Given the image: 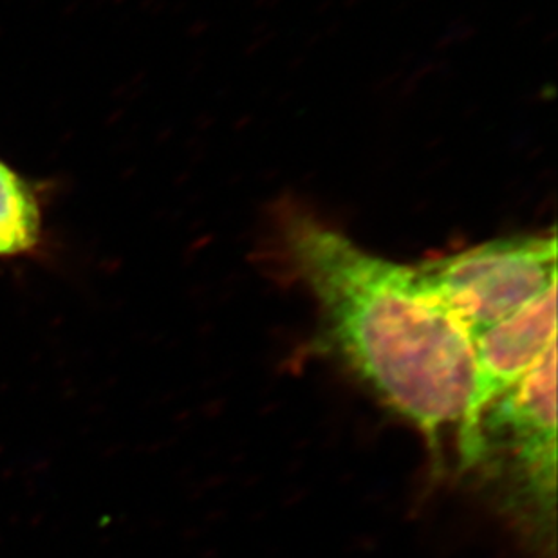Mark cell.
<instances>
[{"label": "cell", "mask_w": 558, "mask_h": 558, "mask_svg": "<svg viewBox=\"0 0 558 558\" xmlns=\"http://www.w3.org/2000/svg\"><path fill=\"white\" fill-rule=\"evenodd\" d=\"M464 466L486 480L538 544L557 526V343L481 416Z\"/></svg>", "instance_id": "obj_2"}, {"label": "cell", "mask_w": 558, "mask_h": 558, "mask_svg": "<svg viewBox=\"0 0 558 558\" xmlns=\"http://www.w3.org/2000/svg\"><path fill=\"white\" fill-rule=\"evenodd\" d=\"M40 208L26 181L0 161V257L32 252L40 239Z\"/></svg>", "instance_id": "obj_5"}, {"label": "cell", "mask_w": 558, "mask_h": 558, "mask_svg": "<svg viewBox=\"0 0 558 558\" xmlns=\"http://www.w3.org/2000/svg\"><path fill=\"white\" fill-rule=\"evenodd\" d=\"M557 343V286L474 338L472 395L459 423V450L469 448L483 412L508 392Z\"/></svg>", "instance_id": "obj_4"}, {"label": "cell", "mask_w": 558, "mask_h": 558, "mask_svg": "<svg viewBox=\"0 0 558 558\" xmlns=\"http://www.w3.org/2000/svg\"><path fill=\"white\" fill-rule=\"evenodd\" d=\"M416 268L475 338L557 286V235L494 239L423 260Z\"/></svg>", "instance_id": "obj_3"}, {"label": "cell", "mask_w": 558, "mask_h": 558, "mask_svg": "<svg viewBox=\"0 0 558 558\" xmlns=\"http://www.w3.org/2000/svg\"><path fill=\"white\" fill-rule=\"evenodd\" d=\"M286 241L335 351L436 448L469 407L474 338L416 266L378 257L311 217H295Z\"/></svg>", "instance_id": "obj_1"}]
</instances>
